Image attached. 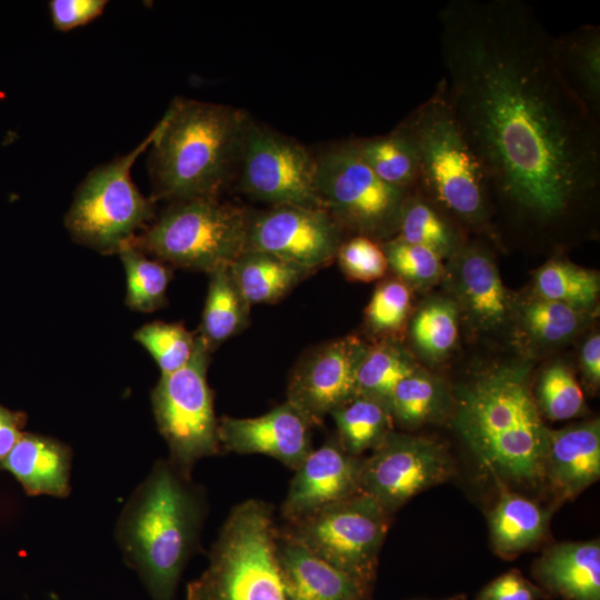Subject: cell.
Instances as JSON below:
<instances>
[{"label":"cell","mask_w":600,"mask_h":600,"mask_svg":"<svg viewBox=\"0 0 600 600\" xmlns=\"http://www.w3.org/2000/svg\"><path fill=\"white\" fill-rule=\"evenodd\" d=\"M439 81L497 201L552 227L596 200L600 120L562 80L553 36L521 0H451L438 14Z\"/></svg>","instance_id":"1"},{"label":"cell","mask_w":600,"mask_h":600,"mask_svg":"<svg viewBox=\"0 0 600 600\" xmlns=\"http://www.w3.org/2000/svg\"><path fill=\"white\" fill-rule=\"evenodd\" d=\"M208 514L204 489L169 458L154 462L116 524V541L151 600H173L181 574L200 550Z\"/></svg>","instance_id":"2"},{"label":"cell","mask_w":600,"mask_h":600,"mask_svg":"<svg viewBox=\"0 0 600 600\" xmlns=\"http://www.w3.org/2000/svg\"><path fill=\"white\" fill-rule=\"evenodd\" d=\"M454 426L494 480L520 486L543 480L550 429L531 391L528 367L500 366L460 387Z\"/></svg>","instance_id":"3"},{"label":"cell","mask_w":600,"mask_h":600,"mask_svg":"<svg viewBox=\"0 0 600 600\" xmlns=\"http://www.w3.org/2000/svg\"><path fill=\"white\" fill-rule=\"evenodd\" d=\"M247 123L230 106L177 98L150 144L153 199L218 198L239 164Z\"/></svg>","instance_id":"4"},{"label":"cell","mask_w":600,"mask_h":600,"mask_svg":"<svg viewBox=\"0 0 600 600\" xmlns=\"http://www.w3.org/2000/svg\"><path fill=\"white\" fill-rule=\"evenodd\" d=\"M418 156L416 190L460 226L487 229L493 208L482 170L437 84L399 126Z\"/></svg>","instance_id":"5"},{"label":"cell","mask_w":600,"mask_h":600,"mask_svg":"<svg viewBox=\"0 0 600 600\" xmlns=\"http://www.w3.org/2000/svg\"><path fill=\"white\" fill-rule=\"evenodd\" d=\"M274 506L248 499L229 512L204 571L187 584V600H284L276 553Z\"/></svg>","instance_id":"6"},{"label":"cell","mask_w":600,"mask_h":600,"mask_svg":"<svg viewBox=\"0 0 600 600\" xmlns=\"http://www.w3.org/2000/svg\"><path fill=\"white\" fill-rule=\"evenodd\" d=\"M249 220L247 211L218 198L176 201L129 244L176 267L210 273L247 250Z\"/></svg>","instance_id":"7"},{"label":"cell","mask_w":600,"mask_h":600,"mask_svg":"<svg viewBox=\"0 0 600 600\" xmlns=\"http://www.w3.org/2000/svg\"><path fill=\"white\" fill-rule=\"evenodd\" d=\"M390 523L391 516L360 492L303 518L283 521L277 531L372 592Z\"/></svg>","instance_id":"8"},{"label":"cell","mask_w":600,"mask_h":600,"mask_svg":"<svg viewBox=\"0 0 600 600\" xmlns=\"http://www.w3.org/2000/svg\"><path fill=\"white\" fill-rule=\"evenodd\" d=\"M156 129L129 153L91 171L76 191L66 214L72 238L101 253H119L153 217L147 199L131 179L136 159L150 147Z\"/></svg>","instance_id":"9"},{"label":"cell","mask_w":600,"mask_h":600,"mask_svg":"<svg viewBox=\"0 0 600 600\" xmlns=\"http://www.w3.org/2000/svg\"><path fill=\"white\" fill-rule=\"evenodd\" d=\"M316 187L326 210L342 230L376 241L397 236L409 192L382 181L351 141L316 157Z\"/></svg>","instance_id":"10"},{"label":"cell","mask_w":600,"mask_h":600,"mask_svg":"<svg viewBox=\"0 0 600 600\" xmlns=\"http://www.w3.org/2000/svg\"><path fill=\"white\" fill-rule=\"evenodd\" d=\"M210 351L206 340L197 334L190 361L174 372L161 374L151 394L169 459L190 476L197 461L221 451L212 391L207 381Z\"/></svg>","instance_id":"11"},{"label":"cell","mask_w":600,"mask_h":600,"mask_svg":"<svg viewBox=\"0 0 600 600\" xmlns=\"http://www.w3.org/2000/svg\"><path fill=\"white\" fill-rule=\"evenodd\" d=\"M239 164L241 186L278 206L324 209L316 187V157L299 142L248 120Z\"/></svg>","instance_id":"12"},{"label":"cell","mask_w":600,"mask_h":600,"mask_svg":"<svg viewBox=\"0 0 600 600\" xmlns=\"http://www.w3.org/2000/svg\"><path fill=\"white\" fill-rule=\"evenodd\" d=\"M454 472L446 447L394 430L362 458L360 491L393 516L417 494L447 481Z\"/></svg>","instance_id":"13"},{"label":"cell","mask_w":600,"mask_h":600,"mask_svg":"<svg viewBox=\"0 0 600 600\" xmlns=\"http://www.w3.org/2000/svg\"><path fill=\"white\" fill-rule=\"evenodd\" d=\"M342 231L324 209L278 206L250 216L247 249L311 272L336 259Z\"/></svg>","instance_id":"14"},{"label":"cell","mask_w":600,"mask_h":600,"mask_svg":"<svg viewBox=\"0 0 600 600\" xmlns=\"http://www.w3.org/2000/svg\"><path fill=\"white\" fill-rule=\"evenodd\" d=\"M367 348L354 336L319 347L293 370L286 401L311 427L321 426L328 414L357 396V371Z\"/></svg>","instance_id":"15"},{"label":"cell","mask_w":600,"mask_h":600,"mask_svg":"<svg viewBox=\"0 0 600 600\" xmlns=\"http://www.w3.org/2000/svg\"><path fill=\"white\" fill-rule=\"evenodd\" d=\"M363 457L343 451L336 438L313 449L290 481L280 507L282 521H292L360 493Z\"/></svg>","instance_id":"16"},{"label":"cell","mask_w":600,"mask_h":600,"mask_svg":"<svg viewBox=\"0 0 600 600\" xmlns=\"http://www.w3.org/2000/svg\"><path fill=\"white\" fill-rule=\"evenodd\" d=\"M311 426L289 402L254 418L218 419L222 450L269 456L296 471L313 450Z\"/></svg>","instance_id":"17"},{"label":"cell","mask_w":600,"mask_h":600,"mask_svg":"<svg viewBox=\"0 0 600 600\" xmlns=\"http://www.w3.org/2000/svg\"><path fill=\"white\" fill-rule=\"evenodd\" d=\"M453 301L479 329L497 328L507 319L510 300L491 254L479 243L464 242L447 268Z\"/></svg>","instance_id":"18"},{"label":"cell","mask_w":600,"mask_h":600,"mask_svg":"<svg viewBox=\"0 0 600 600\" xmlns=\"http://www.w3.org/2000/svg\"><path fill=\"white\" fill-rule=\"evenodd\" d=\"M599 478V419L549 431L543 480L560 500L574 499Z\"/></svg>","instance_id":"19"},{"label":"cell","mask_w":600,"mask_h":600,"mask_svg":"<svg viewBox=\"0 0 600 600\" xmlns=\"http://www.w3.org/2000/svg\"><path fill=\"white\" fill-rule=\"evenodd\" d=\"M284 600H358L371 592L341 570L276 531Z\"/></svg>","instance_id":"20"},{"label":"cell","mask_w":600,"mask_h":600,"mask_svg":"<svg viewBox=\"0 0 600 600\" xmlns=\"http://www.w3.org/2000/svg\"><path fill=\"white\" fill-rule=\"evenodd\" d=\"M532 574L549 596L600 600L599 539L549 547L534 562Z\"/></svg>","instance_id":"21"},{"label":"cell","mask_w":600,"mask_h":600,"mask_svg":"<svg viewBox=\"0 0 600 600\" xmlns=\"http://www.w3.org/2000/svg\"><path fill=\"white\" fill-rule=\"evenodd\" d=\"M72 452L50 437L22 433L12 450L0 461L29 496L66 498L70 493Z\"/></svg>","instance_id":"22"},{"label":"cell","mask_w":600,"mask_h":600,"mask_svg":"<svg viewBox=\"0 0 600 600\" xmlns=\"http://www.w3.org/2000/svg\"><path fill=\"white\" fill-rule=\"evenodd\" d=\"M494 481L499 498L488 513L490 541L496 554L511 560L544 539L551 513L508 484Z\"/></svg>","instance_id":"23"},{"label":"cell","mask_w":600,"mask_h":600,"mask_svg":"<svg viewBox=\"0 0 600 600\" xmlns=\"http://www.w3.org/2000/svg\"><path fill=\"white\" fill-rule=\"evenodd\" d=\"M556 67L571 92L600 120V28L584 24L553 37Z\"/></svg>","instance_id":"24"},{"label":"cell","mask_w":600,"mask_h":600,"mask_svg":"<svg viewBox=\"0 0 600 600\" xmlns=\"http://www.w3.org/2000/svg\"><path fill=\"white\" fill-rule=\"evenodd\" d=\"M229 269L249 306L277 302L309 273L278 257L249 249Z\"/></svg>","instance_id":"25"},{"label":"cell","mask_w":600,"mask_h":600,"mask_svg":"<svg viewBox=\"0 0 600 600\" xmlns=\"http://www.w3.org/2000/svg\"><path fill=\"white\" fill-rule=\"evenodd\" d=\"M397 236L430 249L441 259H449L466 242L460 224L418 190L404 199Z\"/></svg>","instance_id":"26"},{"label":"cell","mask_w":600,"mask_h":600,"mask_svg":"<svg viewBox=\"0 0 600 600\" xmlns=\"http://www.w3.org/2000/svg\"><path fill=\"white\" fill-rule=\"evenodd\" d=\"M330 416L337 428L336 440L344 452L353 457L373 451L393 431L390 409L359 394L333 410Z\"/></svg>","instance_id":"27"},{"label":"cell","mask_w":600,"mask_h":600,"mask_svg":"<svg viewBox=\"0 0 600 600\" xmlns=\"http://www.w3.org/2000/svg\"><path fill=\"white\" fill-rule=\"evenodd\" d=\"M350 141L361 159L382 181L407 192L416 190L418 156L413 143L399 127L384 136Z\"/></svg>","instance_id":"28"},{"label":"cell","mask_w":600,"mask_h":600,"mask_svg":"<svg viewBox=\"0 0 600 600\" xmlns=\"http://www.w3.org/2000/svg\"><path fill=\"white\" fill-rule=\"evenodd\" d=\"M209 274L199 334L212 349L246 326L250 306L241 296L229 267L220 268Z\"/></svg>","instance_id":"29"},{"label":"cell","mask_w":600,"mask_h":600,"mask_svg":"<svg viewBox=\"0 0 600 600\" xmlns=\"http://www.w3.org/2000/svg\"><path fill=\"white\" fill-rule=\"evenodd\" d=\"M417 369L412 356L397 341L386 339L368 346L357 371V394L390 409L394 388Z\"/></svg>","instance_id":"30"},{"label":"cell","mask_w":600,"mask_h":600,"mask_svg":"<svg viewBox=\"0 0 600 600\" xmlns=\"http://www.w3.org/2000/svg\"><path fill=\"white\" fill-rule=\"evenodd\" d=\"M449 394L444 383L434 376L417 369L394 388L390 400L393 423L403 429H417L439 419L448 408Z\"/></svg>","instance_id":"31"},{"label":"cell","mask_w":600,"mask_h":600,"mask_svg":"<svg viewBox=\"0 0 600 600\" xmlns=\"http://www.w3.org/2000/svg\"><path fill=\"white\" fill-rule=\"evenodd\" d=\"M534 289L539 298L586 311L596 303L600 282L594 271L563 260H550L538 270Z\"/></svg>","instance_id":"32"},{"label":"cell","mask_w":600,"mask_h":600,"mask_svg":"<svg viewBox=\"0 0 600 600\" xmlns=\"http://www.w3.org/2000/svg\"><path fill=\"white\" fill-rule=\"evenodd\" d=\"M459 309L449 298H433L413 316L411 339L421 357L429 361L443 359L458 338Z\"/></svg>","instance_id":"33"},{"label":"cell","mask_w":600,"mask_h":600,"mask_svg":"<svg viewBox=\"0 0 600 600\" xmlns=\"http://www.w3.org/2000/svg\"><path fill=\"white\" fill-rule=\"evenodd\" d=\"M119 256L127 276L128 307L142 312L161 307L170 280L169 270L130 244L123 247Z\"/></svg>","instance_id":"34"},{"label":"cell","mask_w":600,"mask_h":600,"mask_svg":"<svg viewBox=\"0 0 600 600\" xmlns=\"http://www.w3.org/2000/svg\"><path fill=\"white\" fill-rule=\"evenodd\" d=\"M522 326L534 342L560 344L572 338L584 322V310L568 304L534 298L522 307Z\"/></svg>","instance_id":"35"},{"label":"cell","mask_w":600,"mask_h":600,"mask_svg":"<svg viewBox=\"0 0 600 600\" xmlns=\"http://www.w3.org/2000/svg\"><path fill=\"white\" fill-rule=\"evenodd\" d=\"M134 339L153 357L161 374L184 367L196 348V336L179 323H147L136 331Z\"/></svg>","instance_id":"36"},{"label":"cell","mask_w":600,"mask_h":600,"mask_svg":"<svg viewBox=\"0 0 600 600\" xmlns=\"http://www.w3.org/2000/svg\"><path fill=\"white\" fill-rule=\"evenodd\" d=\"M390 268L409 287L426 289L444 273L442 259L430 249L407 242L398 236L382 244Z\"/></svg>","instance_id":"37"},{"label":"cell","mask_w":600,"mask_h":600,"mask_svg":"<svg viewBox=\"0 0 600 600\" xmlns=\"http://www.w3.org/2000/svg\"><path fill=\"white\" fill-rule=\"evenodd\" d=\"M534 399L541 416L554 421L572 419L584 407L578 381L562 363H554L542 372Z\"/></svg>","instance_id":"38"},{"label":"cell","mask_w":600,"mask_h":600,"mask_svg":"<svg viewBox=\"0 0 600 600\" xmlns=\"http://www.w3.org/2000/svg\"><path fill=\"white\" fill-rule=\"evenodd\" d=\"M410 287L399 278L379 283L366 308L368 328L377 334H392L400 331L411 309Z\"/></svg>","instance_id":"39"},{"label":"cell","mask_w":600,"mask_h":600,"mask_svg":"<svg viewBox=\"0 0 600 600\" xmlns=\"http://www.w3.org/2000/svg\"><path fill=\"white\" fill-rule=\"evenodd\" d=\"M336 259L344 276L353 281L370 282L382 278L388 262L382 246L363 236L343 241Z\"/></svg>","instance_id":"40"},{"label":"cell","mask_w":600,"mask_h":600,"mask_svg":"<svg viewBox=\"0 0 600 600\" xmlns=\"http://www.w3.org/2000/svg\"><path fill=\"white\" fill-rule=\"evenodd\" d=\"M550 596L538 584L524 578L512 569L486 584L477 594L476 600H541Z\"/></svg>","instance_id":"41"},{"label":"cell","mask_w":600,"mask_h":600,"mask_svg":"<svg viewBox=\"0 0 600 600\" xmlns=\"http://www.w3.org/2000/svg\"><path fill=\"white\" fill-rule=\"evenodd\" d=\"M107 6L104 0H51V20L59 31H69L98 18Z\"/></svg>","instance_id":"42"},{"label":"cell","mask_w":600,"mask_h":600,"mask_svg":"<svg viewBox=\"0 0 600 600\" xmlns=\"http://www.w3.org/2000/svg\"><path fill=\"white\" fill-rule=\"evenodd\" d=\"M24 416L0 404V461L12 450L20 437Z\"/></svg>","instance_id":"43"},{"label":"cell","mask_w":600,"mask_h":600,"mask_svg":"<svg viewBox=\"0 0 600 600\" xmlns=\"http://www.w3.org/2000/svg\"><path fill=\"white\" fill-rule=\"evenodd\" d=\"M581 366L588 380L598 386L600 382V336H591L581 350Z\"/></svg>","instance_id":"44"},{"label":"cell","mask_w":600,"mask_h":600,"mask_svg":"<svg viewBox=\"0 0 600 600\" xmlns=\"http://www.w3.org/2000/svg\"><path fill=\"white\" fill-rule=\"evenodd\" d=\"M358 600H370V598H361V599H358ZM408 600H438V599H429V598H413V599H408ZM443 600V599H442ZM444 600H458V598H451V599H444Z\"/></svg>","instance_id":"45"}]
</instances>
